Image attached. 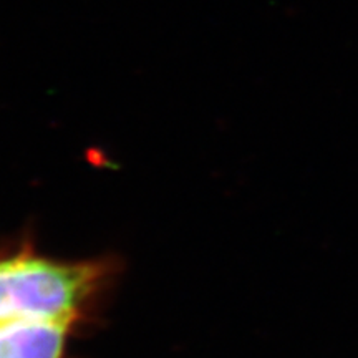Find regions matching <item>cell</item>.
Returning a JSON list of instances; mask_svg holds the SVG:
<instances>
[{
  "label": "cell",
  "mask_w": 358,
  "mask_h": 358,
  "mask_svg": "<svg viewBox=\"0 0 358 358\" xmlns=\"http://www.w3.org/2000/svg\"><path fill=\"white\" fill-rule=\"evenodd\" d=\"M115 256L62 259L24 234L0 245V320L69 324L90 332L120 277Z\"/></svg>",
  "instance_id": "cell-1"
},
{
  "label": "cell",
  "mask_w": 358,
  "mask_h": 358,
  "mask_svg": "<svg viewBox=\"0 0 358 358\" xmlns=\"http://www.w3.org/2000/svg\"><path fill=\"white\" fill-rule=\"evenodd\" d=\"M83 332L47 320H0V358H70L71 343Z\"/></svg>",
  "instance_id": "cell-2"
}]
</instances>
